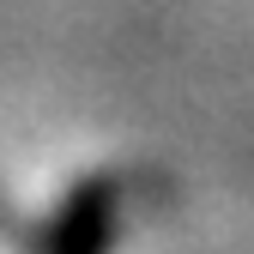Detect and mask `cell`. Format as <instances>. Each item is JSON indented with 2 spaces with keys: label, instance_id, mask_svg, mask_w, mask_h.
Here are the masks:
<instances>
[{
  "label": "cell",
  "instance_id": "1",
  "mask_svg": "<svg viewBox=\"0 0 254 254\" xmlns=\"http://www.w3.org/2000/svg\"><path fill=\"white\" fill-rule=\"evenodd\" d=\"M115 182H85L67 194V206H61L49 218V230L37 242V254H109L115 242Z\"/></svg>",
  "mask_w": 254,
  "mask_h": 254
}]
</instances>
